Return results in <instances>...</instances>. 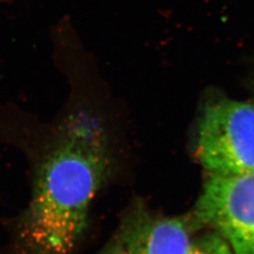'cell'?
<instances>
[{
  "mask_svg": "<svg viewBox=\"0 0 254 254\" xmlns=\"http://www.w3.org/2000/svg\"><path fill=\"white\" fill-rule=\"evenodd\" d=\"M195 214L226 240L234 254H254V173L209 175Z\"/></svg>",
  "mask_w": 254,
  "mask_h": 254,
  "instance_id": "obj_3",
  "label": "cell"
},
{
  "mask_svg": "<svg viewBox=\"0 0 254 254\" xmlns=\"http://www.w3.org/2000/svg\"><path fill=\"white\" fill-rule=\"evenodd\" d=\"M196 156L209 175L254 173V107L222 99L210 103L200 117Z\"/></svg>",
  "mask_w": 254,
  "mask_h": 254,
  "instance_id": "obj_2",
  "label": "cell"
},
{
  "mask_svg": "<svg viewBox=\"0 0 254 254\" xmlns=\"http://www.w3.org/2000/svg\"><path fill=\"white\" fill-rule=\"evenodd\" d=\"M113 165L109 138L98 123L81 116L67 121L35 170L16 228L21 254H73Z\"/></svg>",
  "mask_w": 254,
  "mask_h": 254,
  "instance_id": "obj_1",
  "label": "cell"
},
{
  "mask_svg": "<svg viewBox=\"0 0 254 254\" xmlns=\"http://www.w3.org/2000/svg\"><path fill=\"white\" fill-rule=\"evenodd\" d=\"M187 254H234L226 240L218 233L192 238Z\"/></svg>",
  "mask_w": 254,
  "mask_h": 254,
  "instance_id": "obj_5",
  "label": "cell"
},
{
  "mask_svg": "<svg viewBox=\"0 0 254 254\" xmlns=\"http://www.w3.org/2000/svg\"><path fill=\"white\" fill-rule=\"evenodd\" d=\"M191 239L186 218L156 215L133 201L96 254H187Z\"/></svg>",
  "mask_w": 254,
  "mask_h": 254,
  "instance_id": "obj_4",
  "label": "cell"
}]
</instances>
